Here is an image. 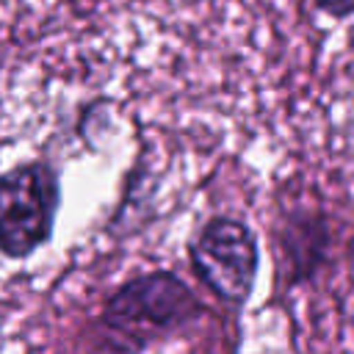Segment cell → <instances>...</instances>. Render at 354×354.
<instances>
[{
    "label": "cell",
    "mask_w": 354,
    "mask_h": 354,
    "mask_svg": "<svg viewBox=\"0 0 354 354\" xmlns=\"http://www.w3.org/2000/svg\"><path fill=\"white\" fill-rule=\"evenodd\" d=\"M61 196V171L47 158L0 171V254L28 260L44 249L55 232Z\"/></svg>",
    "instance_id": "2"
},
{
    "label": "cell",
    "mask_w": 354,
    "mask_h": 354,
    "mask_svg": "<svg viewBox=\"0 0 354 354\" xmlns=\"http://www.w3.org/2000/svg\"><path fill=\"white\" fill-rule=\"evenodd\" d=\"M188 268L216 301L241 310L257 282L260 241L243 218L210 216L188 243Z\"/></svg>",
    "instance_id": "4"
},
{
    "label": "cell",
    "mask_w": 354,
    "mask_h": 354,
    "mask_svg": "<svg viewBox=\"0 0 354 354\" xmlns=\"http://www.w3.org/2000/svg\"><path fill=\"white\" fill-rule=\"evenodd\" d=\"M315 11L335 19V22H343V19H351L354 17V0H313Z\"/></svg>",
    "instance_id": "5"
},
{
    "label": "cell",
    "mask_w": 354,
    "mask_h": 354,
    "mask_svg": "<svg viewBox=\"0 0 354 354\" xmlns=\"http://www.w3.org/2000/svg\"><path fill=\"white\" fill-rule=\"evenodd\" d=\"M205 318V299L177 271H141L105 296L97 315V346L116 351H144L185 335Z\"/></svg>",
    "instance_id": "1"
},
{
    "label": "cell",
    "mask_w": 354,
    "mask_h": 354,
    "mask_svg": "<svg viewBox=\"0 0 354 354\" xmlns=\"http://www.w3.org/2000/svg\"><path fill=\"white\" fill-rule=\"evenodd\" d=\"M274 285L282 293L313 285L335 260L337 224L318 199H277L268 221Z\"/></svg>",
    "instance_id": "3"
}]
</instances>
